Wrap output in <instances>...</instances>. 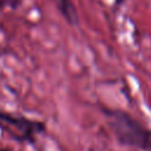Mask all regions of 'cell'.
<instances>
[{
	"label": "cell",
	"mask_w": 151,
	"mask_h": 151,
	"mask_svg": "<svg viewBox=\"0 0 151 151\" xmlns=\"http://www.w3.org/2000/svg\"><path fill=\"white\" fill-rule=\"evenodd\" d=\"M101 113L120 145L151 151V129L120 109L101 107Z\"/></svg>",
	"instance_id": "1"
},
{
	"label": "cell",
	"mask_w": 151,
	"mask_h": 151,
	"mask_svg": "<svg viewBox=\"0 0 151 151\" xmlns=\"http://www.w3.org/2000/svg\"><path fill=\"white\" fill-rule=\"evenodd\" d=\"M0 120L12 126L19 132L17 140H20V142L34 143L37 136L45 132L46 130V125L42 122L32 120L24 116H18V114L4 112V111H0Z\"/></svg>",
	"instance_id": "2"
},
{
	"label": "cell",
	"mask_w": 151,
	"mask_h": 151,
	"mask_svg": "<svg viewBox=\"0 0 151 151\" xmlns=\"http://www.w3.org/2000/svg\"><path fill=\"white\" fill-rule=\"evenodd\" d=\"M53 2L55 5V7L58 8L59 13L71 26L79 25L78 13H77L76 6L72 0H53Z\"/></svg>",
	"instance_id": "3"
},
{
	"label": "cell",
	"mask_w": 151,
	"mask_h": 151,
	"mask_svg": "<svg viewBox=\"0 0 151 151\" xmlns=\"http://www.w3.org/2000/svg\"><path fill=\"white\" fill-rule=\"evenodd\" d=\"M0 151H9L8 149H0Z\"/></svg>",
	"instance_id": "4"
},
{
	"label": "cell",
	"mask_w": 151,
	"mask_h": 151,
	"mask_svg": "<svg viewBox=\"0 0 151 151\" xmlns=\"http://www.w3.org/2000/svg\"><path fill=\"white\" fill-rule=\"evenodd\" d=\"M88 151H94V150H93V149H90V150H88Z\"/></svg>",
	"instance_id": "5"
}]
</instances>
